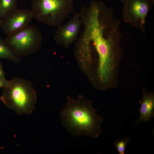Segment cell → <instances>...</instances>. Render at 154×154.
<instances>
[{
	"label": "cell",
	"instance_id": "2",
	"mask_svg": "<svg viewBox=\"0 0 154 154\" xmlns=\"http://www.w3.org/2000/svg\"><path fill=\"white\" fill-rule=\"evenodd\" d=\"M60 117L63 125L73 135L96 138L102 133L104 119L96 114L92 101L86 100L81 95L76 99L68 98Z\"/></svg>",
	"mask_w": 154,
	"mask_h": 154
},
{
	"label": "cell",
	"instance_id": "15",
	"mask_svg": "<svg viewBox=\"0 0 154 154\" xmlns=\"http://www.w3.org/2000/svg\"><path fill=\"white\" fill-rule=\"evenodd\" d=\"M115 0L119 1H121L122 2H123L126 0Z\"/></svg>",
	"mask_w": 154,
	"mask_h": 154
},
{
	"label": "cell",
	"instance_id": "13",
	"mask_svg": "<svg viewBox=\"0 0 154 154\" xmlns=\"http://www.w3.org/2000/svg\"><path fill=\"white\" fill-rule=\"evenodd\" d=\"M9 80L8 81L6 79H0V88H6L9 85Z\"/></svg>",
	"mask_w": 154,
	"mask_h": 154
},
{
	"label": "cell",
	"instance_id": "10",
	"mask_svg": "<svg viewBox=\"0 0 154 154\" xmlns=\"http://www.w3.org/2000/svg\"><path fill=\"white\" fill-rule=\"evenodd\" d=\"M0 58L6 59L14 63L19 62L20 58L15 55L0 37Z\"/></svg>",
	"mask_w": 154,
	"mask_h": 154
},
{
	"label": "cell",
	"instance_id": "5",
	"mask_svg": "<svg viewBox=\"0 0 154 154\" xmlns=\"http://www.w3.org/2000/svg\"><path fill=\"white\" fill-rule=\"evenodd\" d=\"M42 34L36 26H27L10 35L4 40L16 56L25 57L34 53L40 49L42 45Z\"/></svg>",
	"mask_w": 154,
	"mask_h": 154
},
{
	"label": "cell",
	"instance_id": "4",
	"mask_svg": "<svg viewBox=\"0 0 154 154\" xmlns=\"http://www.w3.org/2000/svg\"><path fill=\"white\" fill-rule=\"evenodd\" d=\"M74 10V0H32L31 11L38 21L55 27L62 24Z\"/></svg>",
	"mask_w": 154,
	"mask_h": 154
},
{
	"label": "cell",
	"instance_id": "3",
	"mask_svg": "<svg viewBox=\"0 0 154 154\" xmlns=\"http://www.w3.org/2000/svg\"><path fill=\"white\" fill-rule=\"evenodd\" d=\"M3 88L1 100L17 114H28L34 109L37 102L36 92L32 83L24 78L14 77Z\"/></svg>",
	"mask_w": 154,
	"mask_h": 154
},
{
	"label": "cell",
	"instance_id": "1",
	"mask_svg": "<svg viewBox=\"0 0 154 154\" xmlns=\"http://www.w3.org/2000/svg\"><path fill=\"white\" fill-rule=\"evenodd\" d=\"M113 11L111 9H100L98 3L92 1L85 7L81 16L84 29L80 35L89 50V64L91 66L95 54L94 79L103 88L114 85L123 50L120 45L121 21L115 18Z\"/></svg>",
	"mask_w": 154,
	"mask_h": 154
},
{
	"label": "cell",
	"instance_id": "9",
	"mask_svg": "<svg viewBox=\"0 0 154 154\" xmlns=\"http://www.w3.org/2000/svg\"><path fill=\"white\" fill-rule=\"evenodd\" d=\"M142 100L140 103V117L135 123L141 121L148 122L154 116V96L153 93H147L143 89Z\"/></svg>",
	"mask_w": 154,
	"mask_h": 154
},
{
	"label": "cell",
	"instance_id": "12",
	"mask_svg": "<svg viewBox=\"0 0 154 154\" xmlns=\"http://www.w3.org/2000/svg\"><path fill=\"white\" fill-rule=\"evenodd\" d=\"M129 142V139L127 137H125L122 140L116 141L114 145L119 154H124L126 146Z\"/></svg>",
	"mask_w": 154,
	"mask_h": 154
},
{
	"label": "cell",
	"instance_id": "14",
	"mask_svg": "<svg viewBox=\"0 0 154 154\" xmlns=\"http://www.w3.org/2000/svg\"><path fill=\"white\" fill-rule=\"evenodd\" d=\"M0 79H5V72L2 64L0 61Z\"/></svg>",
	"mask_w": 154,
	"mask_h": 154
},
{
	"label": "cell",
	"instance_id": "17",
	"mask_svg": "<svg viewBox=\"0 0 154 154\" xmlns=\"http://www.w3.org/2000/svg\"><path fill=\"white\" fill-rule=\"evenodd\" d=\"M152 1L153 3H154V0H151Z\"/></svg>",
	"mask_w": 154,
	"mask_h": 154
},
{
	"label": "cell",
	"instance_id": "7",
	"mask_svg": "<svg viewBox=\"0 0 154 154\" xmlns=\"http://www.w3.org/2000/svg\"><path fill=\"white\" fill-rule=\"evenodd\" d=\"M83 10L82 6L79 11L74 13L73 17L68 22L57 27L54 38L57 44L68 48L77 39L83 24L81 18Z\"/></svg>",
	"mask_w": 154,
	"mask_h": 154
},
{
	"label": "cell",
	"instance_id": "16",
	"mask_svg": "<svg viewBox=\"0 0 154 154\" xmlns=\"http://www.w3.org/2000/svg\"><path fill=\"white\" fill-rule=\"evenodd\" d=\"M1 18L0 17V25H1Z\"/></svg>",
	"mask_w": 154,
	"mask_h": 154
},
{
	"label": "cell",
	"instance_id": "6",
	"mask_svg": "<svg viewBox=\"0 0 154 154\" xmlns=\"http://www.w3.org/2000/svg\"><path fill=\"white\" fill-rule=\"evenodd\" d=\"M123 3L124 21L145 34L146 18L154 3L151 0H126Z\"/></svg>",
	"mask_w": 154,
	"mask_h": 154
},
{
	"label": "cell",
	"instance_id": "11",
	"mask_svg": "<svg viewBox=\"0 0 154 154\" xmlns=\"http://www.w3.org/2000/svg\"><path fill=\"white\" fill-rule=\"evenodd\" d=\"M18 0H0V17L2 18L17 8Z\"/></svg>",
	"mask_w": 154,
	"mask_h": 154
},
{
	"label": "cell",
	"instance_id": "8",
	"mask_svg": "<svg viewBox=\"0 0 154 154\" xmlns=\"http://www.w3.org/2000/svg\"><path fill=\"white\" fill-rule=\"evenodd\" d=\"M33 18L31 10L16 8L1 18L0 26L8 35L28 25Z\"/></svg>",
	"mask_w": 154,
	"mask_h": 154
}]
</instances>
